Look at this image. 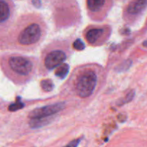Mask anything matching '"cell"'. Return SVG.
I'll list each match as a JSON object with an SVG mask.
<instances>
[{"label": "cell", "mask_w": 147, "mask_h": 147, "mask_svg": "<svg viewBox=\"0 0 147 147\" xmlns=\"http://www.w3.org/2000/svg\"><path fill=\"white\" fill-rule=\"evenodd\" d=\"M97 84V76L93 70H88L78 77L76 89L78 95L81 98L89 97L93 93Z\"/></svg>", "instance_id": "cell-1"}, {"label": "cell", "mask_w": 147, "mask_h": 147, "mask_svg": "<svg viewBox=\"0 0 147 147\" xmlns=\"http://www.w3.org/2000/svg\"><path fill=\"white\" fill-rule=\"evenodd\" d=\"M41 36V29L39 24L33 23L27 26L21 32L18 37L19 42L23 45L34 44L37 42Z\"/></svg>", "instance_id": "cell-2"}, {"label": "cell", "mask_w": 147, "mask_h": 147, "mask_svg": "<svg viewBox=\"0 0 147 147\" xmlns=\"http://www.w3.org/2000/svg\"><path fill=\"white\" fill-rule=\"evenodd\" d=\"M10 68L17 74L27 76L32 70L33 65L31 61L27 58L19 56L11 57L8 61Z\"/></svg>", "instance_id": "cell-3"}, {"label": "cell", "mask_w": 147, "mask_h": 147, "mask_svg": "<svg viewBox=\"0 0 147 147\" xmlns=\"http://www.w3.org/2000/svg\"><path fill=\"white\" fill-rule=\"evenodd\" d=\"M65 108V103H55L53 105L44 106L42 108H38L32 110L29 113V117L31 119H39L48 118L49 116L54 115L63 110Z\"/></svg>", "instance_id": "cell-4"}, {"label": "cell", "mask_w": 147, "mask_h": 147, "mask_svg": "<svg viewBox=\"0 0 147 147\" xmlns=\"http://www.w3.org/2000/svg\"><path fill=\"white\" fill-rule=\"evenodd\" d=\"M66 60V55L61 50L52 51L46 56L45 60V65L49 70L55 68L64 63Z\"/></svg>", "instance_id": "cell-5"}, {"label": "cell", "mask_w": 147, "mask_h": 147, "mask_svg": "<svg viewBox=\"0 0 147 147\" xmlns=\"http://www.w3.org/2000/svg\"><path fill=\"white\" fill-rule=\"evenodd\" d=\"M147 7V0H133L126 7V13L136 16L141 14Z\"/></svg>", "instance_id": "cell-6"}, {"label": "cell", "mask_w": 147, "mask_h": 147, "mask_svg": "<svg viewBox=\"0 0 147 147\" xmlns=\"http://www.w3.org/2000/svg\"><path fill=\"white\" fill-rule=\"evenodd\" d=\"M103 29L95 28L88 30L86 33V39L90 44H95L99 38L103 35Z\"/></svg>", "instance_id": "cell-7"}, {"label": "cell", "mask_w": 147, "mask_h": 147, "mask_svg": "<svg viewBox=\"0 0 147 147\" xmlns=\"http://www.w3.org/2000/svg\"><path fill=\"white\" fill-rule=\"evenodd\" d=\"M106 0H87V7L92 12H97L103 9Z\"/></svg>", "instance_id": "cell-8"}, {"label": "cell", "mask_w": 147, "mask_h": 147, "mask_svg": "<svg viewBox=\"0 0 147 147\" xmlns=\"http://www.w3.org/2000/svg\"><path fill=\"white\" fill-rule=\"evenodd\" d=\"M10 15V9L8 4L4 0L0 1V21L4 22L9 18Z\"/></svg>", "instance_id": "cell-9"}, {"label": "cell", "mask_w": 147, "mask_h": 147, "mask_svg": "<svg viewBox=\"0 0 147 147\" xmlns=\"http://www.w3.org/2000/svg\"><path fill=\"white\" fill-rule=\"evenodd\" d=\"M69 72V65L67 64H64L61 65L60 66H59L55 70V76L57 77L63 79L65 78L66 77V76L67 75Z\"/></svg>", "instance_id": "cell-10"}, {"label": "cell", "mask_w": 147, "mask_h": 147, "mask_svg": "<svg viewBox=\"0 0 147 147\" xmlns=\"http://www.w3.org/2000/svg\"><path fill=\"white\" fill-rule=\"evenodd\" d=\"M40 85H41V87L42 88V90L46 92L51 91L53 89V87H54L53 81L51 80H50V79H46V80H42L41 83H40Z\"/></svg>", "instance_id": "cell-11"}, {"label": "cell", "mask_w": 147, "mask_h": 147, "mask_svg": "<svg viewBox=\"0 0 147 147\" xmlns=\"http://www.w3.org/2000/svg\"><path fill=\"white\" fill-rule=\"evenodd\" d=\"M73 47L76 50H83L86 47V45L80 39H77L73 43Z\"/></svg>", "instance_id": "cell-12"}, {"label": "cell", "mask_w": 147, "mask_h": 147, "mask_svg": "<svg viewBox=\"0 0 147 147\" xmlns=\"http://www.w3.org/2000/svg\"><path fill=\"white\" fill-rule=\"evenodd\" d=\"M23 107H24V104L22 102H16V103L11 104L9 106V111H16L22 109Z\"/></svg>", "instance_id": "cell-13"}, {"label": "cell", "mask_w": 147, "mask_h": 147, "mask_svg": "<svg viewBox=\"0 0 147 147\" xmlns=\"http://www.w3.org/2000/svg\"><path fill=\"white\" fill-rule=\"evenodd\" d=\"M80 141H81V139H75V140L72 141L71 142H70L68 144H67L65 146H64V147H78V144H80Z\"/></svg>", "instance_id": "cell-14"}, {"label": "cell", "mask_w": 147, "mask_h": 147, "mask_svg": "<svg viewBox=\"0 0 147 147\" xmlns=\"http://www.w3.org/2000/svg\"><path fill=\"white\" fill-rule=\"evenodd\" d=\"M32 2H33V4H34L35 7H40V0H33Z\"/></svg>", "instance_id": "cell-15"}, {"label": "cell", "mask_w": 147, "mask_h": 147, "mask_svg": "<svg viewBox=\"0 0 147 147\" xmlns=\"http://www.w3.org/2000/svg\"><path fill=\"white\" fill-rule=\"evenodd\" d=\"M143 45L144 46V47H147V40H146V41H144V43H143Z\"/></svg>", "instance_id": "cell-16"}]
</instances>
